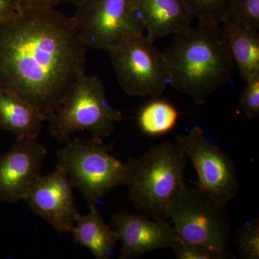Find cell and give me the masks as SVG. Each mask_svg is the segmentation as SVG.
<instances>
[{"mask_svg": "<svg viewBox=\"0 0 259 259\" xmlns=\"http://www.w3.org/2000/svg\"><path fill=\"white\" fill-rule=\"evenodd\" d=\"M176 143L192 162L198 187L228 205L239 193V180L234 161L222 148L209 141L202 127L194 126L178 135Z\"/></svg>", "mask_w": 259, "mask_h": 259, "instance_id": "9", "label": "cell"}, {"mask_svg": "<svg viewBox=\"0 0 259 259\" xmlns=\"http://www.w3.org/2000/svg\"><path fill=\"white\" fill-rule=\"evenodd\" d=\"M57 165L83 194L89 208L96 207L116 187L128 185L131 158L124 163L115 157L102 138L69 140L57 151Z\"/></svg>", "mask_w": 259, "mask_h": 259, "instance_id": "4", "label": "cell"}, {"mask_svg": "<svg viewBox=\"0 0 259 259\" xmlns=\"http://www.w3.org/2000/svg\"><path fill=\"white\" fill-rule=\"evenodd\" d=\"M18 10L17 5L11 0H0V22L11 18Z\"/></svg>", "mask_w": 259, "mask_h": 259, "instance_id": "24", "label": "cell"}, {"mask_svg": "<svg viewBox=\"0 0 259 259\" xmlns=\"http://www.w3.org/2000/svg\"><path fill=\"white\" fill-rule=\"evenodd\" d=\"M177 259H222L219 255L202 245L177 238L172 246Z\"/></svg>", "mask_w": 259, "mask_h": 259, "instance_id": "22", "label": "cell"}, {"mask_svg": "<svg viewBox=\"0 0 259 259\" xmlns=\"http://www.w3.org/2000/svg\"><path fill=\"white\" fill-rule=\"evenodd\" d=\"M73 189L66 174L56 165L54 171L39 178L24 201L56 231L70 233L79 213Z\"/></svg>", "mask_w": 259, "mask_h": 259, "instance_id": "11", "label": "cell"}, {"mask_svg": "<svg viewBox=\"0 0 259 259\" xmlns=\"http://www.w3.org/2000/svg\"><path fill=\"white\" fill-rule=\"evenodd\" d=\"M179 112L175 105L164 100H152L141 107L138 126L141 132L152 137L171 132L177 125Z\"/></svg>", "mask_w": 259, "mask_h": 259, "instance_id": "17", "label": "cell"}, {"mask_svg": "<svg viewBox=\"0 0 259 259\" xmlns=\"http://www.w3.org/2000/svg\"><path fill=\"white\" fill-rule=\"evenodd\" d=\"M187 157L177 143L165 142L131 158L129 201L138 212L156 221L168 220L172 199L185 185Z\"/></svg>", "mask_w": 259, "mask_h": 259, "instance_id": "3", "label": "cell"}, {"mask_svg": "<svg viewBox=\"0 0 259 259\" xmlns=\"http://www.w3.org/2000/svg\"><path fill=\"white\" fill-rule=\"evenodd\" d=\"M12 2H13V3H15V5H17V2H18V0H11ZM18 7V6H17Z\"/></svg>", "mask_w": 259, "mask_h": 259, "instance_id": "26", "label": "cell"}, {"mask_svg": "<svg viewBox=\"0 0 259 259\" xmlns=\"http://www.w3.org/2000/svg\"><path fill=\"white\" fill-rule=\"evenodd\" d=\"M134 3L146 35L153 41L185 30L194 18L183 0H134Z\"/></svg>", "mask_w": 259, "mask_h": 259, "instance_id": "13", "label": "cell"}, {"mask_svg": "<svg viewBox=\"0 0 259 259\" xmlns=\"http://www.w3.org/2000/svg\"><path fill=\"white\" fill-rule=\"evenodd\" d=\"M47 150L37 139L16 138L8 152L0 156V202L24 200L42 176Z\"/></svg>", "mask_w": 259, "mask_h": 259, "instance_id": "10", "label": "cell"}, {"mask_svg": "<svg viewBox=\"0 0 259 259\" xmlns=\"http://www.w3.org/2000/svg\"><path fill=\"white\" fill-rule=\"evenodd\" d=\"M225 21L258 31L259 0H229Z\"/></svg>", "mask_w": 259, "mask_h": 259, "instance_id": "18", "label": "cell"}, {"mask_svg": "<svg viewBox=\"0 0 259 259\" xmlns=\"http://www.w3.org/2000/svg\"><path fill=\"white\" fill-rule=\"evenodd\" d=\"M232 57L243 81L259 76V34L225 21L222 24Z\"/></svg>", "mask_w": 259, "mask_h": 259, "instance_id": "16", "label": "cell"}, {"mask_svg": "<svg viewBox=\"0 0 259 259\" xmlns=\"http://www.w3.org/2000/svg\"><path fill=\"white\" fill-rule=\"evenodd\" d=\"M88 214L80 213L71 229L74 244L81 245L91 252L96 259L111 258L119 241L118 234L102 219L96 207Z\"/></svg>", "mask_w": 259, "mask_h": 259, "instance_id": "15", "label": "cell"}, {"mask_svg": "<svg viewBox=\"0 0 259 259\" xmlns=\"http://www.w3.org/2000/svg\"><path fill=\"white\" fill-rule=\"evenodd\" d=\"M227 207L198 187L185 184L172 199L168 217L180 239L202 245L222 259L233 258Z\"/></svg>", "mask_w": 259, "mask_h": 259, "instance_id": "5", "label": "cell"}, {"mask_svg": "<svg viewBox=\"0 0 259 259\" xmlns=\"http://www.w3.org/2000/svg\"><path fill=\"white\" fill-rule=\"evenodd\" d=\"M229 0H183L198 23L222 24Z\"/></svg>", "mask_w": 259, "mask_h": 259, "instance_id": "20", "label": "cell"}, {"mask_svg": "<svg viewBox=\"0 0 259 259\" xmlns=\"http://www.w3.org/2000/svg\"><path fill=\"white\" fill-rule=\"evenodd\" d=\"M144 33L122 39L109 51L116 78L130 96L158 97L168 83L164 56Z\"/></svg>", "mask_w": 259, "mask_h": 259, "instance_id": "7", "label": "cell"}, {"mask_svg": "<svg viewBox=\"0 0 259 259\" xmlns=\"http://www.w3.org/2000/svg\"><path fill=\"white\" fill-rule=\"evenodd\" d=\"M63 1L66 2V3H70V4H72L77 7L79 6V5H81V3H83V2L86 1V0H63Z\"/></svg>", "mask_w": 259, "mask_h": 259, "instance_id": "25", "label": "cell"}, {"mask_svg": "<svg viewBox=\"0 0 259 259\" xmlns=\"http://www.w3.org/2000/svg\"><path fill=\"white\" fill-rule=\"evenodd\" d=\"M48 119L51 136L65 143L80 131H89L95 137H107L123 115L109 103L100 78L84 74Z\"/></svg>", "mask_w": 259, "mask_h": 259, "instance_id": "6", "label": "cell"}, {"mask_svg": "<svg viewBox=\"0 0 259 259\" xmlns=\"http://www.w3.org/2000/svg\"><path fill=\"white\" fill-rule=\"evenodd\" d=\"M47 120L30 102L12 92L0 90V129L16 138L37 139Z\"/></svg>", "mask_w": 259, "mask_h": 259, "instance_id": "14", "label": "cell"}, {"mask_svg": "<svg viewBox=\"0 0 259 259\" xmlns=\"http://www.w3.org/2000/svg\"><path fill=\"white\" fill-rule=\"evenodd\" d=\"M72 17L87 48L109 52L125 37L144 33L134 0H86Z\"/></svg>", "mask_w": 259, "mask_h": 259, "instance_id": "8", "label": "cell"}, {"mask_svg": "<svg viewBox=\"0 0 259 259\" xmlns=\"http://www.w3.org/2000/svg\"><path fill=\"white\" fill-rule=\"evenodd\" d=\"M164 53L168 83L203 105L231 80L235 64L221 24L198 23L174 35Z\"/></svg>", "mask_w": 259, "mask_h": 259, "instance_id": "2", "label": "cell"}, {"mask_svg": "<svg viewBox=\"0 0 259 259\" xmlns=\"http://www.w3.org/2000/svg\"><path fill=\"white\" fill-rule=\"evenodd\" d=\"M87 50L72 17L55 9L18 10L0 22V90L48 119L86 74Z\"/></svg>", "mask_w": 259, "mask_h": 259, "instance_id": "1", "label": "cell"}, {"mask_svg": "<svg viewBox=\"0 0 259 259\" xmlns=\"http://www.w3.org/2000/svg\"><path fill=\"white\" fill-rule=\"evenodd\" d=\"M110 226L121 242L120 259L137 258L153 250L171 248L178 238L171 223L156 221L138 211L114 213Z\"/></svg>", "mask_w": 259, "mask_h": 259, "instance_id": "12", "label": "cell"}, {"mask_svg": "<svg viewBox=\"0 0 259 259\" xmlns=\"http://www.w3.org/2000/svg\"><path fill=\"white\" fill-rule=\"evenodd\" d=\"M245 84L239 106L248 120H253L259 115V76L244 81Z\"/></svg>", "mask_w": 259, "mask_h": 259, "instance_id": "21", "label": "cell"}, {"mask_svg": "<svg viewBox=\"0 0 259 259\" xmlns=\"http://www.w3.org/2000/svg\"><path fill=\"white\" fill-rule=\"evenodd\" d=\"M63 0H18L19 10L54 9Z\"/></svg>", "mask_w": 259, "mask_h": 259, "instance_id": "23", "label": "cell"}, {"mask_svg": "<svg viewBox=\"0 0 259 259\" xmlns=\"http://www.w3.org/2000/svg\"><path fill=\"white\" fill-rule=\"evenodd\" d=\"M234 244L240 258H259L258 217L241 225L235 235Z\"/></svg>", "mask_w": 259, "mask_h": 259, "instance_id": "19", "label": "cell"}]
</instances>
